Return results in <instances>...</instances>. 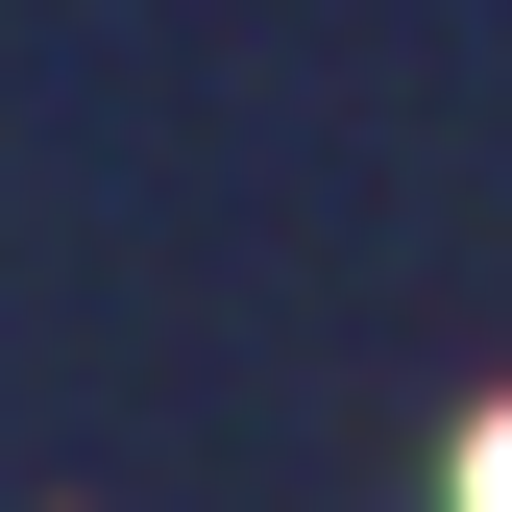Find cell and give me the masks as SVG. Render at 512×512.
<instances>
[{
	"instance_id": "obj_1",
	"label": "cell",
	"mask_w": 512,
	"mask_h": 512,
	"mask_svg": "<svg viewBox=\"0 0 512 512\" xmlns=\"http://www.w3.org/2000/svg\"><path fill=\"white\" fill-rule=\"evenodd\" d=\"M464 512H512V415H488V439H464Z\"/></svg>"
}]
</instances>
